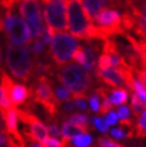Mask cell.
<instances>
[{"label":"cell","instance_id":"33","mask_svg":"<svg viewBox=\"0 0 146 147\" xmlns=\"http://www.w3.org/2000/svg\"><path fill=\"white\" fill-rule=\"evenodd\" d=\"M45 50H46V43L43 42L41 38L40 40H35V42L32 43V47H31V51H32V53L36 56H40Z\"/></svg>","mask_w":146,"mask_h":147},{"label":"cell","instance_id":"8","mask_svg":"<svg viewBox=\"0 0 146 147\" xmlns=\"http://www.w3.org/2000/svg\"><path fill=\"white\" fill-rule=\"evenodd\" d=\"M52 86L53 83L47 78V76H42L37 78V84L32 90L35 102L41 104L49 115H54L57 108V99L55 98Z\"/></svg>","mask_w":146,"mask_h":147},{"label":"cell","instance_id":"6","mask_svg":"<svg viewBox=\"0 0 146 147\" xmlns=\"http://www.w3.org/2000/svg\"><path fill=\"white\" fill-rule=\"evenodd\" d=\"M19 13L26 20L34 40H40L45 32L41 6L39 0H20Z\"/></svg>","mask_w":146,"mask_h":147},{"label":"cell","instance_id":"9","mask_svg":"<svg viewBox=\"0 0 146 147\" xmlns=\"http://www.w3.org/2000/svg\"><path fill=\"white\" fill-rule=\"evenodd\" d=\"M0 85H1L5 91L9 94L10 99L12 100L13 105H22L28 100V98L30 97L31 91L23 84H16L7 76L6 72H3L1 77H0Z\"/></svg>","mask_w":146,"mask_h":147},{"label":"cell","instance_id":"41","mask_svg":"<svg viewBox=\"0 0 146 147\" xmlns=\"http://www.w3.org/2000/svg\"><path fill=\"white\" fill-rule=\"evenodd\" d=\"M31 147H46L43 144H41V142H37V141H35L32 145H31Z\"/></svg>","mask_w":146,"mask_h":147},{"label":"cell","instance_id":"24","mask_svg":"<svg viewBox=\"0 0 146 147\" xmlns=\"http://www.w3.org/2000/svg\"><path fill=\"white\" fill-rule=\"evenodd\" d=\"M129 136V133H127V131L125 130V128L122 127H113L110 130H109V138H112L113 140L115 141H122V140H125L126 138Z\"/></svg>","mask_w":146,"mask_h":147},{"label":"cell","instance_id":"29","mask_svg":"<svg viewBox=\"0 0 146 147\" xmlns=\"http://www.w3.org/2000/svg\"><path fill=\"white\" fill-rule=\"evenodd\" d=\"M112 67V61H110V56H109L107 53H102L97 60V68L96 69H105Z\"/></svg>","mask_w":146,"mask_h":147},{"label":"cell","instance_id":"39","mask_svg":"<svg viewBox=\"0 0 146 147\" xmlns=\"http://www.w3.org/2000/svg\"><path fill=\"white\" fill-rule=\"evenodd\" d=\"M17 1H20V0H0V4L9 10V9H12V6L16 4Z\"/></svg>","mask_w":146,"mask_h":147},{"label":"cell","instance_id":"27","mask_svg":"<svg viewBox=\"0 0 146 147\" xmlns=\"http://www.w3.org/2000/svg\"><path fill=\"white\" fill-rule=\"evenodd\" d=\"M103 119L109 124V127H115V126H118V123H120L118 113H116V110H113V109L107 111L105 114H103Z\"/></svg>","mask_w":146,"mask_h":147},{"label":"cell","instance_id":"12","mask_svg":"<svg viewBox=\"0 0 146 147\" xmlns=\"http://www.w3.org/2000/svg\"><path fill=\"white\" fill-rule=\"evenodd\" d=\"M3 120L5 122V128H6V133L13 136V139L16 140L17 142H20L22 144V138L18 133V110L16 108H11L9 110L1 115Z\"/></svg>","mask_w":146,"mask_h":147},{"label":"cell","instance_id":"7","mask_svg":"<svg viewBox=\"0 0 146 147\" xmlns=\"http://www.w3.org/2000/svg\"><path fill=\"white\" fill-rule=\"evenodd\" d=\"M43 16L47 28L52 29L54 32L67 29V6L66 0H50L45 5Z\"/></svg>","mask_w":146,"mask_h":147},{"label":"cell","instance_id":"42","mask_svg":"<svg viewBox=\"0 0 146 147\" xmlns=\"http://www.w3.org/2000/svg\"><path fill=\"white\" fill-rule=\"evenodd\" d=\"M141 116H143V117H146V108H145V110H144V111H143Z\"/></svg>","mask_w":146,"mask_h":147},{"label":"cell","instance_id":"38","mask_svg":"<svg viewBox=\"0 0 146 147\" xmlns=\"http://www.w3.org/2000/svg\"><path fill=\"white\" fill-rule=\"evenodd\" d=\"M137 73V77L140 82L146 86V68H137L134 69Z\"/></svg>","mask_w":146,"mask_h":147},{"label":"cell","instance_id":"30","mask_svg":"<svg viewBox=\"0 0 146 147\" xmlns=\"http://www.w3.org/2000/svg\"><path fill=\"white\" fill-rule=\"evenodd\" d=\"M97 144H98V147H125L118 141L113 140L112 138H107V136H101L98 139Z\"/></svg>","mask_w":146,"mask_h":147},{"label":"cell","instance_id":"4","mask_svg":"<svg viewBox=\"0 0 146 147\" xmlns=\"http://www.w3.org/2000/svg\"><path fill=\"white\" fill-rule=\"evenodd\" d=\"M3 30L6 34V37L11 43L18 46H28L31 42V31L29 25L20 17L12 13L9 9L3 17Z\"/></svg>","mask_w":146,"mask_h":147},{"label":"cell","instance_id":"36","mask_svg":"<svg viewBox=\"0 0 146 147\" xmlns=\"http://www.w3.org/2000/svg\"><path fill=\"white\" fill-rule=\"evenodd\" d=\"M62 109H64V111L66 113V114H73V113H74V110H76V104H74V100H73V99L66 100V102L64 103Z\"/></svg>","mask_w":146,"mask_h":147},{"label":"cell","instance_id":"1","mask_svg":"<svg viewBox=\"0 0 146 147\" xmlns=\"http://www.w3.org/2000/svg\"><path fill=\"white\" fill-rule=\"evenodd\" d=\"M6 65L11 74L22 82H28L34 74V60L31 51L25 46L9 43L6 46Z\"/></svg>","mask_w":146,"mask_h":147},{"label":"cell","instance_id":"10","mask_svg":"<svg viewBox=\"0 0 146 147\" xmlns=\"http://www.w3.org/2000/svg\"><path fill=\"white\" fill-rule=\"evenodd\" d=\"M18 117L20 121H23L25 124L29 126L28 136L31 140H35L41 144H43L47 140V138L49 136L48 127L42 121H40L37 117L30 113L23 111V110H18Z\"/></svg>","mask_w":146,"mask_h":147},{"label":"cell","instance_id":"34","mask_svg":"<svg viewBox=\"0 0 146 147\" xmlns=\"http://www.w3.org/2000/svg\"><path fill=\"white\" fill-rule=\"evenodd\" d=\"M137 133L141 135V136H146V117L139 116L137 120Z\"/></svg>","mask_w":146,"mask_h":147},{"label":"cell","instance_id":"15","mask_svg":"<svg viewBox=\"0 0 146 147\" xmlns=\"http://www.w3.org/2000/svg\"><path fill=\"white\" fill-rule=\"evenodd\" d=\"M84 131H86V130L83 129V128H80V127H78V126H76V124L71 123L67 120V121H65L62 123V126H61V139L64 141L68 142L76 135H78L80 133H84Z\"/></svg>","mask_w":146,"mask_h":147},{"label":"cell","instance_id":"2","mask_svg":"<svg viewBox=\"0 0 146 147\" xmlns=\"http://www.w3.org/2000/svg\"><path fill=\"white\" fill-rule=\"evenodd\" d=\"M57 80L65 87L72 92L73 97L85 96L87 90L92 85V78L89 71H86L83 66L71 63L62 67L56 74Z\"/></svg>","mask_w":146,"mask_h":147},{"label":"cell","instance_id":"13","mask_svg":"<svg viewBox=\"0 0 146 147\" xmlns=\"http://www.w3.org/2000/svg\"><path fill=\"white\" fill-rule=\"evenodd\" d=\"M83 6L87 17L93 20L97 14L107 6V0H83Z\"/></svg>","mask_w":146,"mask_h":147},{"label":"cell","instance_id":"20","mask_svg":"<svg viewBox=\"0 0 146 147\" xmlns=\"http://www.w3.org/2000/svg\"><path fill=\"white\" fill-rule=\"evenodd\" d=\"M92 127L96 129L98 133L101 134H108L109 130H110V127H109V124L105 122V120L103 119V117L101 116H95L92 117V119L90 120Z\"/></svg>","mask_w":146,"mask_h":147},{"label":"cell","instance_id":"14","mask_svg":"<svg viewBox=\"0 0 146 147\" xmlns=\"http://www.w3.org/2000/svg\"><path fill=\"white\" fill-rule=\"evenodd\" d=\"M108 98L113 107L123 105L128 100V91L123 87H116L112 91H108Z\"/></svg>","mask_w":146,"mask_h":147},{"label":"cell","instance_id":"22","mask_svg":"<svg viewBox=\"0 0 146 147\" xmlns=\"http://www.w3.org/2000/svg\"><path fill=\"white\" fill-rule=\"evenodd\" d=\"M85 50V55H86V66L85 69L86 71H93L95 66H96V51L91 46H86L84 47Z\"/></svg>","mask_w":146,"mask_h":147},{"label":"cell","instance_id":"16","mask_svg":"<svg viewBox=\"0 0 146 147\" xmlns=\"http://www.w3.org/2000/svg\"><path fill=\"white\" fill-rule=\"evenodd\" d=\"M134 16V25L132 31L138 36L141 41H146V17L138 12H132Z\"/></svg>","mask_w":146,"mask_h":147},{"label":"cell","instance_id":"40","mask_svg":"<svg viewBox=\"0 0 146 147\" xmlns=\"http://www.w3.org/2000/svg\"><path fill=\"white\" fill-rule=\"evenodd\" d=\"M7 142H9V139H7L4 134L0 133V146H5Z\"/></svg>","mask_w":146,"mask_h":147},{"label":"cell","instance_id":"45","mask_svg":"<svg viewBox=\"0 0 146 147\" xmlns=\"http://www.w3.org/2000/svg\"><path fill=\"white\" fill-rule=\"evenodd\" d=\"M0 62H1V51H0Z\"/></svg>","mask_w":146,"mask_h":147},{"label":"cell","instance_id":"23","mask_svg":"<svg viewBox=\"0 0 146 147\" xmlns=\"http://www.w3.org/2000/svg\"><path fill=\"white\" fill-rule=\"evenodd\" d=\"M130 109H132V113L137 116V117H139V116H141V114H143V111L145 110V108H146V105L144 104V103L137 97V94H132L130 96Z\"/></svg>","mask_w":146,"mask_h":147},{"label":"cell","instance_id":"26","mask_svg":"<svg viewBox=\"0 0 146 147\" xmlns=\"http://www.w3.org/2000/svg\"><path fill=\"white\" fill-rule=\"evenodd\" d=\"M54 93H55V98L57 99V102H66V100H70L73 98L72 92L67 89V87H65L64 85L57 86L54 91Z\"/></svg>","mask_w":146,"mask_h":147},{"label":"cell","instance_id":"32","mask_svg":"<svg viewBox=\"0 0 146 147\" xmlns=\"http://www.w3.org/2000/svg\"><path fill=\"white\" fill-rule=\"evenodd\" d=\"M73 100H74L76 108L79 109L80 111H86L89 109V103L86 100V96H76L73 97Z\"/></svg>","mask_w":146,"mask_h":147},{"label":"cell","instance_id":"37","mask_svg":"<svg viewBox=\"0 0 146 147\" xmlns=\"http://www.w3.org/2000/svg\"><path fill=\"white\" fill-rule=\"evenodd\" d=\"M139 49L143 57V68H146V41L139 42Z\"/></svg>","mask_w":146,"mask_h":147},{"label":"cell","instance_id":"5","mask_svg":"<svg viewBox=\"0 0 146 147\" xmlns=\"http://www.w3.org/2000/svg\"><path fill=\"white\" fill-rule=\"evenodd\" d=\"M49 47V53L53 62L61 67V66L66 65L73 56V53L78 47V41L74 36L70 34L59 32L54 35Z\"/></svg>","mask_w":146,"mask_h":147},{"label":"cell","instance_id":"28","mask_svg":"<svg viewBox=\"0 0 146 147\" xmlns=\"http://www.w3.org/2000/svg\"><path fill=\"white\" fill-rule=\"evenodd\" d=\"M73 60L76 62H78L80 66H83L85 68L86 66V55H85V50H84V47H77V49L74 50L73 53Z\"/></svg>","mask_w":146,"mask_h":147},{"label":"cell","instance_id":"18","mask_svg":"<svg viewBox=\"0 0 146 147\" xmlns=\"http://www.w3.org/2000/svg\"><path fill=\"white\" fill-rule=\"evenodd\" d=\"M116 113H118L121 126L128 127V126L132 124V122H130V117H132V109H130V107H128L126 104L120 105V107H118Z\"/></svg>","mask_w":146,"mask_h":147},{"label":"cell","instance_id":"31","mask_svg":"<svg viewBox=\"0 0 146 147\" xmlns=\"http://www.w3.org/2000/svg\"><path fill=\"white\" fill-rule=\"evenodd\" d=\"M46 147H66V141H64L61 138H53L48 136L47 140L43 142Z\"/></svg>","mask_w":146,"mask_h":147},{"label":"cell","instance_id":"43","mask_svg":"<svg viewBox=\"0 0 146 147\" xmlns=\"http://www.w3.org/2000/svg\"><path fill=\"white\" fill-rule=\"evenodd\" d=\"M49 1H50V0H42V3H43V4H45V5H46V4H48Z\"/></svg>","mask_w":146,"mask_h":147},{"label":"cell","instance_id":"21","mask_svg":"<svg viewBox=\"0 0 146 147\" xmlns=\"http://www.w3.org/2000/svg\"><path fill=\"white\" fill-rule=\"evenodd\" d=\"M87 103H89V109L92 113L98 114L101 113V104H102V96L98 91H96L95 93L90 94L89 99H87Z\"/></svg>","mask_w":146,"mask_h":147},{"label":"cell","instance_id":"17","mask_svg":"<svg viewBox=\"0 0 146 147\" xmlns=\"http://www.w3.org/2000/svg\"><path fill=\"white\" fill-rule=\"evenodd\" d=\"M70 142L73 147H91L93 144V136L87 131H84L76 135Z\"/></svg>","mask_w":146,"mask_h":147},{"label":"cell","instance_id":"35","mask_svg":"<svg viewBox=\"0 0 146 147\" xmlns=\"http://www.w3.org/2000/svg\"><path fill=\"white\" fill-rule=\"evenodd\" d=\"M48 133L49 136L53 138H61V128H59L56 123H49L48 124Z\"/></svg>","mask_w":146,"mask_h":147},{"label":"cell","instance_id":"11","mask_svg":"<svg viewBox=\"0 0 146 147\" xmlns=\"http://www.w3.org/2000/svg\"><path fill=\"white\" fill-rule=\"evenodd\" d=\"M96 76L99 80H102L105 85L112 87H121L126 86V78L123 72L119 68L109 67L105 69H96Z\"/></svg>","mask_w":146,"mask_h":147},{"label":"cell","instance_id":"25","mask_svg":"<svg viewBox=\"0 0 146 147\" xmlns=\"http://www.w3.org/2000/svg\"><path fill=\"white\" fill-rule=\"evenodd\" d=\"M132 12H138L146 17V0H127Z\"/></svg>","mask_w":146,"mask_h":147},{"label":"cell","instance_id":"19","mask_svg":"<svg viewBox=\"0 0 146 147\" xmlns=\"http://www.w3.org/2000/svg\"><path fill=\"white\" fill-rule=\"evenodd\" d=\"M68 121L73 124H76V126L85 129V130H87V128H89V126H90V119L83 113L71 114V116L68 117Z\"/></svg>","mask_w":146,"mask_h":147},{"label":"cell","instance_id":"3","mask_svg":"<svg viewBox=\"0 0 146 147\" xmlns=\"http://www.w3.org/2000/svg\"><path fill=\"white\" fill-rule=\"evenodd\" d=\"M66 6L68 30L74 37L87 41L93 23L84 10L83 0H66Z\"/></svg>","mask_w":146,"mask_h":147},{"label":"cell","instance_id":"44","mask_svg":"<svg viewBox=\"0 0 146 147\" xmlns=\"http://www.w3.org/2000/svg\"><path fill=\"white\" fill-rule=\"evenodd\" d=\"M0 129H3V123H1V119H0Z\"/></svg>","mask_w":146,"mask_h":147}]
</instances>
